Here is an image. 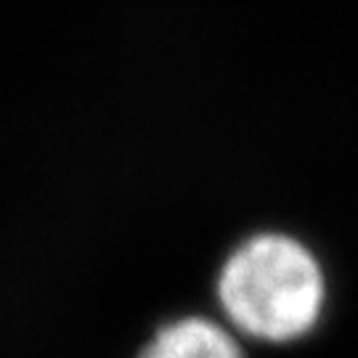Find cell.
Returning <instances> with one entry per match:
<instances>
[{
    "mask_svg": "<svg viewBox=\"0 0 358 358\" xmlns=\"http://www.w3.org/2000/svg\"><path fill=\"white\" fill-rule=\"evenodd\" d=\"M217 303L236 334L287 345L321 324L327 276L300 239L279 231L252 234L217 273Z\"/></svg>",
    "mask_w": 358,
    "mask_h": 358,
    "instance_id": "cell-1",
    "label": "cell"
},
{
    "mask_svg": "<svg viewBox=\"0 0 358 358\" xmlns=\"http://www.w3.org/2000/svg\"><path fill=\"white\" fill-rule=\"evenodd\" d=\"M138 358H244L239 334L207 316H180L162 324Z\"/></svg>",
    "mask_w": 358,
    "mask_h": 358,
    "instance_id": "cell-2",
    "label": "cell"
}]
</instances>
